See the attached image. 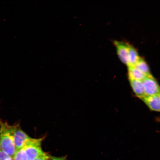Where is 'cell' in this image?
<instances>
[{
  "label": "cell",
  "mask_w": 160,
  "mask_h": 160,
  "mask_svg": "<svg viewBox=\"0 0 160 160\" xmlns=\"http://www.w3.org/2000/svg\"><path fill=\"white\" fill-rule=\"evenodd\" d=\"M9 126L0 120V143L1 150L13 158L16 149Z\"/></svg>",
  "instance_id": "obj_1"
},
{
  "label": "cell",
  "mask_w": 160,
  "mask_h": 160,
  "mask_svg": "<svg viewBox=\"0 0 160 160\" xmlns=\"http://www.w3.org/2000/svg\"><path fill=\"white\" fill-rule=\"evenodd\" d=\"M43 138H31L26 142L24 147L28 160H33L43 154L41 144Z\"/></svg>",
  "instance_id": "obj_2"
},
{
  "label": "cell",
  "mask_w": 160,
  "mask_h": 160,
  "mask_svg": "<svg viewBox=\"0 0 160 160\" xmlns=\"http://www.w3.org/2000/svg\"><path fill=\"white\" fill-rule=\"evenodd\" d=\"M16 151L23 147L31 137L24 132L19 126H9Z\"/></svg>",
  "instance_id": "obj_3"
},
{
  "label": "cell",
  "mask_w": 160,
  "mask_h": 160,
  "mask_svg": "<svg viewBox=\"0 0 160 160\" xmlns=\"http://www.w3.org/2000/svg\"><path fill=\"white\" fill-rule=\"evenodd\" d=\"M142 81L146 96L158 95L160 92V86L154 78L146 77Z\"/></svg>",
  "instance_id": "obj_4"
},
{
  "label": "cell",
  "mask_w": 160,
  "mask_h": 160,
  "mask_svg": "<svg viewBox=\"0 0 160 160\" xmlns=\"http://www.w3.org/2000/svg\"><path fill=\"white\" fill-rule=\"evenodd\" d=\"M114 44L120 59L123 63L127 65L129 44L117 41H115Z\"/></svg>",
  "instance_id": "obj_5"
},
{
  "label": "cell",
  "mask_w": 160,
  "mask_h": 160,
  "mask_svg": "<svg viewBox=\"0 0 160 160\" xmlns=\"http://www.w3.org/2000/svg\"><path fill=\"white\" fill-rule=\"evenodd\" d=\"M141 100L151 110L160 112V101L158 95L146 96Z\"/></svg>",
  "instance_id": "obj_6"
},
{
  "label": "cell",
  "mask_w": 160,
  "mask_h": 160,
  "mask_svg": "<svg viewBox=\"0 0 160 160\" xmlns=\"http://www.w3.org/2000/svg\"><path fill=\"white\" fill-rule=\"evenodd\" d=\"M131 85L136 95L141 99L146 96L143 81H142L129 80Z\"/></svg>",
  "instance_id": "obj_7"
},
{
  "label": "cell",
  "mask_w": 160,
  "mask_h": 160,
  "mask_svg": "<svg viewBox=\"0 0 160 160\" xmlns=\"http://www.w3.org/2000/svg\"><path fill=\"white\" fill-rule=\"evenodd\" d=\"M140 58L135 47L129 44L127 65L128 66H135Z\"/></svg>",
  "instance_id": "obj_8"
},
{
  "label": "cell",
  "mask_w": 160,
  "mask_h": 160,
  "mask_svg": "<svg viewBox=\"0 0 160 160\" xmlns=\"http://www.w3.org/2000/svg\"><path fill=\"white\" fill-rule=\"evenodd\" d=\"M128 75L129 80L142 81L147 77L135 66L128 67Z\"/></svg>",
  "instance_id": "obj_9"
},
{
  "label": "cell",
  "mask_w": 160,
  "mask_h": 160,
  "mask_svg": "<svg viewBox=\"0 0 160 160\" xmlns=\"http://www.w3.org/2000/svg\"><path fill=\"white\" fill-rule=\"evenodd\" d=\"M135 67L144 74L146 77L154 78L150 72L149 66L146 62L140 58Z\"/></svg>",
  "instance_id": "obj_10"
},
{
  "label": "cell",
  "mask_w": 160,
  "mask_h": 160,
  "mask_svg": "<svg viewBox=\"0 0 160 160\" xmlns=\"http://www.w3.org/2000/svg\"><path fill=\"white\" fill-rule=\"evenodd\" d=\"M12 159L13 160H28L24 146L16 151Z\"/></svg>",
  "instance_id": "obj_11"
},
{
  "label": "cell",
  "mask_w": 160,
  "mask_h": 160,
  "mask_svg": "<svg viewBox=\"0 0 160 160\" xmlns=\"http://www.w3.org/2000/svg\"><path fill=\"white\" fill-rule=\"evenodd\" d=\"M0 160H13L12 158L2 150L0 151Z\"/></svg>",
  "instance_id": "obj_12"
},
{
  "label": "cell",
  "mask_w": 160,
  "mask_h": 160,
  "mask_svg": "<svg viewBox=\"0 0 160 160\" xmlns=\"http://www.w3.org/2000/svg\"><path fill=\"white\" fill-rule=\"evenodd\" d=\"M50 155L44 153L33 160H50Z\"/></svg>",
  "instance_id": "obj_13"
},
{
  "label": "cell",
  "mask_w": 160,
  "mask_h": 160,
  "mask_svg": "<svg viewBox=\"0 0 160 160\" xmlns=\"http://www.w3.org/2000/svg\"><path fill=\"white\" fill-rule=\"evenodd\" d=\"M50 160H67L66 157H55L52 156H50Z\"/></svg>",
  "instance_id": "obj_14"
},
{
  "label": "cell",
  "mask_w": 160,
  "mask_h": 160,
  "mask_svg": "<svg viewBox=\"0 0 160 160\" xmlns=\"http://www.w3.org/2000/svg\"><path fill=\"white\" fill-rule=\"evenodd\" d=\"M159 98V100H160V92L158 94V95Z\"/></svg>",
  "instance_id": "obj_15"
},
{
  "label": "cell",
  "mask_w": 160,
  "mask_h": 160,
  "mask_svg": "<svg viewBox=\"0 0 160 160\" xmlns=\"http://www.w3.org/2000/svg\"><path fill=\"white\" fill-rule=\"evenodd\" d=\"M1 150V145H0V151Z\"/></svg>",
  "instance_id": "obj_16"
}]
</instances>
